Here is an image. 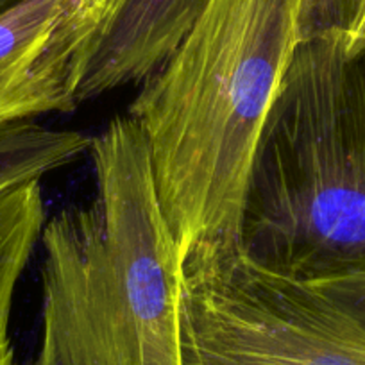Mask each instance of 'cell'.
<instances>
[{"mask_svg": "<svg viewBox=\"0 0 365 365\" xmlns=\"http://www.w3.org/2000/svg\"><path fill=\"white\" fill-rule=\"evenodd\" d=\"M304 0H208L128 115L149 147L185 267L240 251L249 167L303 41Z\"/></svg>", "mask_w": 365, "mask_h": 365, "instance_id": "6da1fadb", "label": "cell"}, {"mask_svg": "<svg viewBox=\"0 0 365 365\" xmlns=\"http://www.w3.org/2000/svg\"><path fill=\"white\" fill-rule=\"evenodd\" d=\"M96 192L45 220L33 365H182L185 263L129 115L90 149Z\"/></svg>", "mask_w": 365, "mask_h": 365, "instance_id": "7a4b0ae2", "label": "cell"}, {"mask_svg": "<svg viewBox=\"0 0 365 365\" xmlns=\"http://www.w3.org/2000/svg\"><path fill=\"white\" fill-rule=\"evenodd\" d=\"M238 242L299 279L365 262V45L340 29L294 52L252 154Z\"/></svg>", "mask_w": 365, "mask_h": 365, "instance_id": "3957f363", "label": "cell"}, {"mask_svg": "<svg viewBox=\"0 0 365 365\" xmlns=\"http://www.w3.org/2000/svg\"><path fill=\"white\" fill-rule=\"evenodd\" d=\"M208 0H125L97 41L79 83L76 103L149 79L194 29Z\"/></svg>", "mask_w": 365, "mask_h": 365, "instance_id": "277c9868", "label": "cell"}, {"mask_svg": "<svg viewBox=\"0 0 365 365\" xmlns=\"http://www.w3.org/2000/svg\"><path fill=\"white\" fill-rule=\"evenodd\" d=\"M65 0H22L0 13V124L77 108L52 52Z\"/></svg>", "mask_w": 365, "mask_h": 365, "instance_id": "5b68a950", "label": "cell"}, {"mask_svg": "<svg viewBox=\"0 0 365 365\" xmlns=\"http://www.w3.org/2000/svg\"><path fill=\"white\" fill-rule=\"evenodd\" d=\"M45 220L38 181L0 192V365H16L9 339L13 299Z\"/></svg>", "mask_w": 365, "mask_h": 365, "instance_id": "8992f818", "label": "cell"}, {"mask_svg": "<svg viewBox=\"0 0 365 365\" xmlns=\"http://www.w3.org/2000/svg\"><path fill=\"white\" fill-rule=\"evenodd\" d=\"M93 136L52 129L36 120L0 124V192L40 181L90 154Z\"/></svg>", "mask_w": 365, "mask_h": 365, "instance_id": "52a82bcc", "label": "cell"}, {"mask_svg": "<svg viewBox=\"0 0 365 365\" xmlns=\"http://www.w3.org/2000/svg\"><path fill=\"white\" fill-rule=\"evenodd\" d=\"M125 0H65L61 22L52 38V52L68 76L76 97V86L96 48Z\"/></svg>", "mask_w": 365, "mask_h": 365, "instance_id": "ba28073f", "label": "cell"}, {"mask_svg": "<svg viewBox=\"0 0 365 365\" xmlns=\"http://www.w3.org/2000/svg\"><path fill=\"white\" fill-rule=\"evenodd\" d=\"M304 282L336 301L365 326V262Z\"/></svg>", "mask_w": 365, "mask_h": 365, "instance_id": "9c48e42d", "label": "cell"}, {"mask_svg": "<svg viewBox=\"0 0 365 365\" xmlns=\"http://www.w3.org/2000/svg\"><path fill=\"white\" fill-rule=\"evenodd\" d=\"M346 16V0H304L303 4V40L342 29Z\"/></svg>", "mask_w": 365, "mask_h": 365, "instance_id": "30bf717a", "label": "cell"}, {"mask_svg": "<svg viewBox=\"0 0 365 365\" xmlns=\"http://www.w3.org/2000/svg\"><path fill=\"white\" fill-rule=\"evenodd\" d=\"M340 33L347 45H365V0H346V16Z\"/></svg>", "mask_w": 365, "mask_h": 365, "instance_id": "8fae6325", "label": "cell"}]
</instances>
